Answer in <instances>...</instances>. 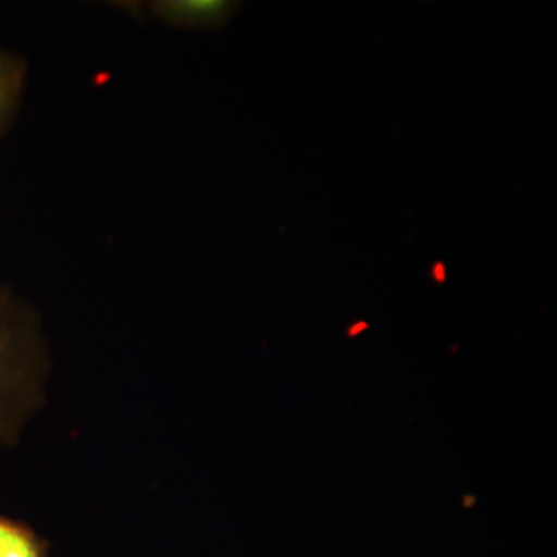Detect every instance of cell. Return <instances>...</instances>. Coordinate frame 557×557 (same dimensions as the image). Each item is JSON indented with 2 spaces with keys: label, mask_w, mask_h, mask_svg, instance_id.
I'll return each instance as SVG.
<instances>
[{
  "label": "cell",
  "mask_w": 557,
  "mask_h": 557,
  "mask_svg": "<svg viewBox=\"0 0 557 557\" xmlns=\"http://www.w3.org/2000/svg\"><path fill=\"white\" fill-rule=\"evenodd\" d=\"M50 355L39 314L0 285V448L13 446L46 399Z\"/></svg>",
  "instance_id": "cell-1"
},
{
  "label": "cell",
  "mask_w": 557,
  "mask_h": 557,
  "mask_svg": "<svg viewBox=\"0 0 557 557\" xmlns=\"http://www.w3.org/2000/svg\"><path fill=\"white\" fill-rule=\"evenodd\" d=\"M230 0H157L150 3L153 16L174 27L218 28L239 10Z\"/></svg>",
  "instance_id": "cell-2"
},
{
  "label": "cell",
  "mask_w": 557,
  "mask_h": 557,
  "mask_svg": "<svg viewBox=\"0 0 557 557\" xmlns=\"http://www.w3.org/2000/svg\"><path fill=\"white\" fill-rule=\"evenodd\" d=\"M27 79V65L17 54L0 50V137L16 116Z\"/></svg>",
  "instance_id": "cell-3"
},
{
  "label": "cell",
  "mask_w": 557,
  "mask_h": 557,
  "mask_svg": "<svg viewBox=\"0 0 557 557\" xmlns=\"http://www.w3.org/2000/svg\"><path fill=\"white\" fill-rule=\"evenodd\" d=\"M49 548L28 523L0 515V557H49Z\"/></svg>",
  "instance_id": "cell-4"
},
{
  "label": "cell",
  "mask_w": 557,
  "mask_h": 557,
  "mask_svg": "<svg viewBox=\"0 0 557 557\" xmlns=\"http://www.w3.org/2000/svg\"><path fill=\"white\" fill-rule=\"evenodd\" d=\"M429 276H431L432 281L437 282V284H443L448 277V269H446V263L438 260V262L432 263L431 269H429Z\"/></svg>",
  "instance_id": "cell-5"
}]
</instances>
